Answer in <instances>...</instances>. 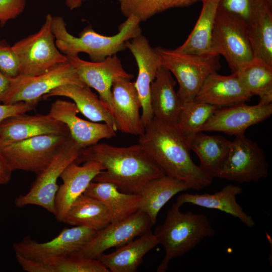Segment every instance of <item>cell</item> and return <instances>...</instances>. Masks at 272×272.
Segmentation results:
<instances>
[{"label":"cell","mask_w":272,"mask_h":272,"mask_svg":"<svg viewBox=\"0 0 272 272\" xmlns=\"http://www.w3.org/2000/svg\"><path fill=\"white\" fill-rule=\"evenodd\" d=\"M138 143L166 175L186 182L191 189L200 190L212 183L214 178L193 162L190 150L176 124L154 117L145 126Z\"/></svg>","instance_id":"6da1fadb"},{"label":"cell","mask_w":272,"mask_h":272,"mask_svg":"<svg viewBox=\"0 0 272 272\" xmlns=\"http://www.w3.org/2000/svg\"><path fill=\"white\" fill-rule=\"evenodd\" d=\"M88 161L104 167L93 181L111 183L126 193L139 194L148 182L165 175L139 143L119 147L98 143L82 149L75 163Z\"/></svg>","instance_id":"7a4b0ae2"},{"label":"cell","mask_w":272,"mask_h":272,"mask_svg":"<svg viewBox=\"0 0 272 272\" xmlns=\"http://www.w3.org/2000/svg\"><path fill=\"white\" fill-rule=\"evenodd\" d=\"M141 22L130 16L118 27V32L112 36L98 33L91 26H86L77 37L70 34L62 17H52V31L59 50L67 57L87 53L93 62L103 61L126 48L127 42L141 34Z\"/></svg>","instance_id":"3957f363"},{"label":"cell","mask_w":272,"mask_h":272,"mask_svg":"<svg viewBox=\"0 0 272 272\" xmlns=\"http://www.w3.org/2000/svg\"><path fill=\"white\" fill-rule=\"evenodd\" d=\"M174 203L168 210L164 222L154 233L165 255L157 271L165 272L173 259L191 250L205 238L215 235V230L207 217L191 212L183 213Z\"/></svg>","instance_id":"277c9868"},{"label":"cell","mask_w":272,"mask_h":272,"mask_svg":"<svg viewBox=\"0 0 272 272\" xmlns=\"http://www.w3.org/2000/svg\"><path fill=\"white\" fill-rule=\"evenodd\" d=\"M155 49L162 66L177 80L179 89L177 93L182 104L195 100L208 76L221 67L218 54L186 53L159 46Z\"/></svg>","instance_id":"5b68a950"},{"label":"cell","mask_w":272,"mask_h":272,"mask_svg":"<svg viewBox=\"0 0 272 272\" xmlns=\"http://www.w3.org/2000/svg\"><path fill=\"white\" fill-rule=\"evenodd\" d=\"M82 148L69 135L58 148L48 165L37 174L29 191L17 197L18 208L35 205L55 215V199L58 188L57 181L64 169L75 162Z\"/></svg>","instance_id":"8992f818"},{"label":"cell","mask_w":272,"mask_h":272,"mask_svg":"<svg viewBox=\"0 0 272 272\" xmlns=\"http://www.w3.org/2000/svg\"><path fill=\"white\" fill-rule=\"evenodd\" d=\"M52 16H46L36 33L15 43L11 48L20 64L19 75L35 76L48 72L68 60L57 47L52 31Z\"/></svg>","instance_id":"52a82bcc"},{"label":"cell","mask_w":272,"mask_h":272,"mask_svg":"<svg viewBox=\"0 0 272 272\" xmlns=\"http://www.w3.org/2000/svg\"><path fill=\"white\" fill-rule=\"evenodd\" d=\"M230 141L228 153L214 178L238 183L257 181L267 177L268 164L263 150L245 133Z\"/></svg>","instance_id":"ba28073f"},{"label":"cell","mask_w":272,"mask_h":272,"mask_svg":"<svg viewBox=\"0 0 272 272\" xmlns=\"http://www.w3.org/2000/svg\"><path fill=\"white\" fill-rule=\"evenodd\" d=\"M212 53L223 55L232 73L251 61L254 56L247 25L237 17L218 8L212 35Z\"/></svg>","instance_id":"9c48e42d"},{"label":"cell","mask_w":272,"mask_h":272,"mask_svg":"<svg viewBox=\"0 0 272 272\" xmlns=\"http://www.w3.org/2000/svg\"><path fill=\"white\" fill-rule=\"evenodd\" d=\"M69 84H84L68 60L45 73L35 76L19 75L11 78L2 99L4 104L24 102L37 104L43 96L55 88Z\"/></svg>","instance_id":"30bf717a"},{"label":"cell","mask_w":272,"mask_h":272,"mask_svg":"<svg viewBox=\"0 0 272 272\" xmlns=\"http://www.w3.org/2000/svg\"><path fill=\"white\" fill-rule=\"evenodd\" d=\"M70 135L48 134L0 143V152L11 169L38 174L50 162Z\"/></svg>","instance_id":"8fae6325"},{"label":"cell","mask_w":272,"mask_h":272,"mask_svg":"<svg viewBox=\"0 0 272 272\" xmlns=\"http://www.w3.org/2000/svg\"><path fill=\"white\" fill-rule=\"evenodd\" d=\"M97 231L88 227L75 226L63 229L50 241L38 242L29 238L15 243V254L25 257L43 260L78 252L95 235Z\"/></svg>","instance_id":"7c38bea8"},{"label":"cell","mask_w":272,"mask_h":272,"mask_svg":"<svg viewBox=\"0 0 272 272\" xmlns=\"http://www.w3.org/2000/svg\"><path fill=\"white\" fill-rule=\"evenodd\" d=\"M153 225L148 215L138 211L124 220L110 223L97 231L94 237L77 254L90 259H97L106 250L120 247L151 229Z\"/></svg>","instance_id":"4fadbf2b"},{"label":"cell","mask_w":272,"mask_h":272,"mask_svg":"<svg viewBox=\"0 0 272 272\" xmlns=\"http://www.w3.org/2000/svg\"><path fill=\"white\" fill-rule=\"evenodd\" d=\"M67 58L81 80L98 93L99 99L112 115V86L114 81L120 77L131 79L133 75L124 70L116 54L99 62L86 61L78 56Z\"/></svg>","instance_id":"5bb4252c"},{"label":"cell","mask_w":272,"mask_h":272,"mask_svg":"<svg viewBox=\"0 0 272 272\" xmlns=\"http://www.w3.org/2000/svg\"><path fill=\"white\" fill-rule=\"evenodd\" d=\"M138 67L135 86L141 103V118L145 126L154 117L150 103V86L162 65L160 58L146 37L140 34L127 42Z\"/></svg>","instance_id":"9a60e30c"},{"label":"cell","mask_w":272,"mask_h":272,"mask_svg":"<svg viewBox=\"0 0 272 272\" xmlns=\"http://www.w3.org/2000/svg\"><path fill=\"white\" fill-rule=\"evenodd\" d=\"M272 104L248 105L245 102L219 108L202 126L201 131H218L237 135L245 133L250 126L269 117Z\"/></svg>","instance_id":"2e32d148"},{"label":"cell","mask_w":272,"mask_h":272,"mask_svg":"<svg viewBox=\"0 0 272 272\" xmlns=\"http://www.w3.org/2000/svg\"><path fill=\"white\" fill-rule=\"evenodd\" d=\"M112 116L117 130L140 136L145 131L140 109L141 103L135 86L131 79L120 77L112 86Z\"/></svg>","instance_id":"e0dca14e"},{"label":"cell","mask_w":272,"mask_h":272,"mask_svg":"<svg viewBox=\"0 0 272 272\" xmlns=\"http://www.w3.org/2000/svg\"><path fill=\"white\" fill-rule=\"evenodd\" d=\"M79 112L74 102L57 99L51 104L48 113L66 125L71 137L82 149L115 136L116 131L106 123L82 119L77 116Z\"/></svg>","instance_id":"ac0fdd59"},{"label":"cell","mask_w":272,"mask_h":272,"mask_svg":"<svg viewBox=\"0 0 272 272\" xmlns=\"http://www.w3.org/2000/svg\"><path fill=\"white\" fill-rule=\"evenodd\" d=\"M103 170L102 165L95 161H86L82 165L73 162L64 169L60 176L62 184L58 187L55 199L54 216L58 221L62 222L73 202Z\"/></svg>","instance_id":"d6986e66"},{"label":"cell","mask_w":272,"mask_h":272,"mask_svg":"<svg viewBox=\"0 0 272 272\" xmlns=\"http://www.w3.org/2000/svg\"><path fill=\"white\" fill-rule=\"evenodd\" d=\"M70 135L66 125L47 114L22 113L0 124V143L21 141L43 134Z\"/></svg>","instance_id":"ffe728a7"},{"label":"cell","mask_w":272,"mask_h":272,"mask_svg":"<svg viewBox=\"0 0 272 272\" xmlns=\"http://www.w3.org/2000/svg\"><path fill=\"white\" fill-rule=\"evenodd\" d=\"M252 96L236 73L223 76L214 72L207 78L195 100L220 108L246 102Z\"/></svg>","instance_id":"44dd1931"},{"label":"cell","mask_w":272,"mask_h":272,"mask_svg":"<svg viewBox=\"0 0 272 272\" xmlns=\"http://www.w3.org/2000/svg\"><path fill=\"white\" fill-rule=\"evenodd\" d=\"M242 191L240 186L229 184L213 193L181 194L178 196L175 203L180 207L185 203H190L218 210L238 218L246 226L252 228L255 225L253 218L246 213L236 201V196Z\"/></svg>","instance_id":"7402d4cb"},{"label":"cell","mask_w":272,"mask_h":272,"mask_svg":"<svg viewBox=\"0 0 272 272\" xmlns=\"http://www.w3.org/2000/svg\"><path fill=\"white\" fill-rule=\"evenodd\" d=\"M176 82L171 72L161 66L150 86V103L154 117L176 124L182 103L175 90Z\"/></svg>","instance_id":"603a6c76"},{"label":"cell","mask_w":272,"mask_h":272,"mask_svg":"<svg viewBox=\"0 0 272 272\" xmlns=\"http://www.w3.org/2000/svg\"><path fill=\"white\" fill-rule=\"evenodd\" d=\"M67 97L74 101L79 112L93 122L103 121L115 131L116 125L111 114L90 88L85 84H69L58 86L43 96L47 99L52 97Z\"/></svg>","instance_id":"cb8c5ba5"},{"label":"cell","mask_w":272,"mask_h":272,"mask_svg":"<svg viewBox=\"0 0 272 272\" xmlns=\"http://www.w3.org/2000/svg\"><path fill=\"white\" fill-rule=\"evenodd\" d=\"M159 244L151 229L108 254L102 253L98 259L110 272H135L144 256Z\"/></svg>","instance_id":"d4e9b609"},{"label":"cell","mask_w":272,"mask_h":272,"mask_svg":"<svg viewBox=\"0 0 272 272\" xmlns=\"http://www.w3.org/2000/svg\"><path fill=\"white\" fill-rule=\"evenodd\" d=\"M84 194L96 198L104 205L109 213L111 223L122 221L139 210V194L120 191L110 182L92 181Z\"/></svg>","instance_id":"484cf974"},{"label":"cell","mask_w":272,"mask_h":272,"mask_svg":"<svg viewBox=\"0 0 272 272\" xmlns=\"http://www.w3.org/2000/svg\"><path fill=\"white\" fill-rule=\"evenodd\" d=\"M190 189L186 182L168 175L153 179L139 193L141 200L138 211L146 214L153 225L156 223L159 212L171 198Z\"/></svg>","instance_id":"4316f807"},{"label":"cell","mask_w":272,"mask_h":272,"mask_svg":"<svg viewBox=\"0 0 272 272\" xmlns=\"http://www.w3.org/2000/svg\"><path fill=\"white\" fill-rule=\"evenodd\" d=\"M18 263L27 272H109L98 259L77 253L43 260H34L15 254Z\"/></svg>","instance_id":"83f0119b"},{"label":"cell","mask_w":272,"mask_h":272,"mask_svg":"<svg viewBox=\"0 0 272 272\" xmlns=\"http://www.w3.org/2000/svg\"><path fill=\"white\" fill-rule=\"evenodd\" d=\"M184 137L190 150L198 156L200 167L214 178L228 153L230 141L222 136L207 135L201 131Z\"/></svg>","instance_id":"f1b7e54d"},{"label":"cell","mask_w":272,"mask_h":272,"mask_svg":"<svg viewBox=\"0 0 272 272\" xmlns=\"http://www.w3.org/2000/svg\"><path fill=\"white\" fill-rule=\"evenodd\" d=\"M202 9L198 19L187 39L177 51L197 55L212 53V35L219 0H201Z\"/></svg>","instance_id":"f546056e"},{"label":"cell","mask_w":272,"mask_h":272,"mask_svg":"<svg viewBox=\"0 0 272 272\" xmlns=\"http://www.w3.org/2000/svg\"><path fill=\"white\" fill-rule=\"evenodd\" d=\"M62 222L98 231L108 225L111 219L107 209L101 201L84 193L72 205Z\"/></svg>","instance_id":"4dcf8cb0"},{"label":"cell","mask_w":272,"mask_h":272,"mask_svg":"<svg viewBox=\"0 0 272 272\" xmlns=\"http://www.w3.org/2000/svg\"><path fill=\"white\" fill-rule=\"evenodd\" d=\"M235 73L252 96H259L258 103L271 104L272 65L254 58Z\"/></svg>","instance_id":"1f68e13d"},{"label":"cell","mask_w":272,"mask_h":272,"mask_svg":"<svg viewBox=\"0 0 272 272\" xmlns=\"http://www.w3.org/2000/svg\"><path fill=\"white\" fill-rule=\"evenodd\" d=\"M254 58L272 65V7L262 10L248 26Z\"/></svg>","instance_id":"d6a6232c"},{"label":"cell","mask_w":272,"mask_h":272,"mask_svg":"<svg viewBox=\"0 0 272 272\" xmlns=\"http://www.w3.org/2000/svg\"><path fill=\"white\" fill-rule=\"evenodd\" d=\"M126 17L133 16L141 22L168 9L190 6L201 0H117Z\"/></svg>","instance_id":"836d02e7"},{"label":"cell","mask_w":272,"mask_h":272,"mask_svg":"<svg viewBox=\"0 0 272 272\" xmlns=\"http://www.w3.org/2000/svg\"><path fill=\"white\" fill-rule=\"evenodd\" d=\"M219 108L196 100L184 103L176 125L184 136L200 131Z\"/></svg>","instance_id":"e575fe53"},{"label":"cell","mask_w":272,"mask_h":272,"mask_svg":"<svg viewBox=\"0 0 272 272\" xmlns=\"http://www.w3.org/2000/svg\"><path fill=\"white\" fill-rule=\"evenodd\" d=\"M268 7H272V0H219L218 8L237 17L248 26L262 10Z\"/></svg>","instance_id":"d590c367"},{"label":"cell","mask_w":272,"mask_h":272,"mask_svg":"<svg viewBox=\"0 0 272 272\" xmlns=\"http://www.w3.org/2000/svg\"><path fill=\"white\" fill-rule=\"evenodd\" d=\"M0 71L6 76L13 78L19 75L18 58L11 46L0 42Z\"/></svg>","instance_id":"8d00e7d4"},{"label":"cell","mask_w":272,"mask_h":272,"mask_svg":"<svg viewBox=\"0 0 272 272\" xmlns=\"http://www.w3.org/2000/svg\"><path fill=\"white\" fill-rule=\"evenodd\" d=\"M26 0H0V25L15 19L25 9Z\"/></svg>","instance_id":"74e56055"},{"label":"cell","mask_w":272,"mask_h":272,"mask_svg":"<svg viewBox=\"0 0 272 272\" xmlns=\"http://www.w3.org/2000/svg\"><path fill=\"white\" fill-rule=\"evenodd\" d=\"M37 104L20 102L14 104H0V124L6 119L33 110Z\"/></svg>","instance_id":"f35d334b"},{"label":"cell","mask_w":272,"mask_h":272,"mask_svg":"<svg viewBox=\"0 0 272 272\" xmlns=\"http://www.w3.org/2000/svg\"><path fill=\"white\" fill-rule=\"evenodd\" d=\"M13 171L0 152V185L8 183Z\"/></svg>","instance_id":"ab89813d"},{"label":"cell","mask_w":272,"mask_h":272,"mask_svg":"<svg viewBox=\"0 0 272 272\" xmlns=\"http://www.w3.org/2000/svg\"><path fill=\"white\" fill-rule=\"evenodd\" d=\"M11 77L0 71V102L6 93L10 84Z\"/></svg>","instance_id":"60d3db41"},{"label":"cell","mask_w":272,"mask_h":272,"mask_svg":"<svg viewBox=\"0 0 272 272\" xmlns=\"http://www.w3.org/2000/svg\"><path fill=\"white\" fill-rule=\"evenodd\" d=\"M86 0H65L66 6L73 10L80 7L82 3Z\"/></svg>","instance_id":"b9f144b4"}]
</instances>
